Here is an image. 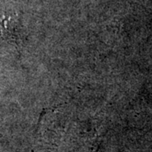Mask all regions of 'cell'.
I'll use <instances>...</instances> for the list:
<instances>
[{"mask_svg": "<svg viewBox=\"0 0 152 152\" xmlns=\"http://www.w3.org/2000/svg\"><path fill=\"white\" fill-rule=\"evenodd\" d=\"M0 34L2 37L15 42H21L22 26L15 15H4L0 19Z\"/></svg>", "mask_w": 152, "mask_h": 152, "instance_id": "1", "label": "cell"}]
</instances>
